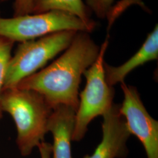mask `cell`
Segmentation results:
<instances>
[{"mask_svg": "<svg viewBox=\"0 0 158 158\" xmlns=\"http://www.w3.org/2000/svg\"><path fill=\"white\" fill-rule=\"evenodd\" d=\"M51 11L66 12L77 17L93 31L97 27L90 17V11L83 0H35L32 14Z\"/></svg>", "mask_w": 158, "mask_h": 158, "instance_id": "cell-10", "label": "cell"}, {"mask_svg": "<svg viewBox=\"0 0 158 158\" xmlns=\"http://www.w3.org/2000/svg\"><path fill=\"white\" fill-rule=\"evenodd\" d=\"M14 43L10 40L0 37V119L2 116V111L1 107V96L3 90L6 69L11 57Z\"/></svg>", "mask_w": 158, "mask_h": 158, "instance_id": "cell-11", "label": "cell"}, {"mask_svg": "<svg viewBox=\"0 0 158 158\" xmlns=\"http://www.w3.org/2000/svg\"><path fill=\"white\" fill-rule=\"evenodd\" d=\"M1 107L15 124L19 152L23 156H29L44 141L53 109L40 93L17 86L2 90Z\"/></svg>", "mask_w": 158, "mask_h": 158, "instance_id": "cell-2", "label": "cell"}, {"mask_svg": "<svg viewBox=\"0 0 158 158\" xmlns=\"http://www.w3.org/2000/svg\"><path fill=\"white\" fill-rule=\"evenodd\" d=\"M120 104L113 103L102 116V138L91 155L83 158H125L128 155L127 141L131 135L124 117L120 112Z\"/></svg>", "mask_w": 158, "mask_h": 158, "instance_id": "cell-7", "label": "cell"}, {"mask_svg": "<svg viewBox=\"0 0 158 158\" xmlns=\"http://www.w3.org/2000/svg\"><path fill=\"white\" fill-rule=\"evenodd\" d=\"M109 38L108 34L100 46L96 61L83 74L86 79V85L79 95V107L76 112L72 141L82 140L88 131L89 124L97 117L102 115L113 105L115 91L106 81L104 67Z\"/></svg>", "mask_w": 158, "mask_h": 158, "instance_id": "cell-4", "label": "cell"}, {"mask_svg": "<svg viewBox=\"0 0 158 158\" xmlns=\"http://www.w3.org/2000/svg\"><path fill=\"white\" fill-rule=\"evenodd\" d=\"M124 100L120 112L131 134L141 142L147 158H158V122L147 111L135 87L121 83Z\"/></svg>", "mask_w": 158, "mask_h": 158, "instance_id": "cell-6", "label": "cell"}, {"mask_svg": "<svg viewBox=\"0 0 158 158\" xmlns=\"http://www.w3.org/2000/svg\"><path fill=\"white\" fill-rule=\"evenodd\" d=\"M100 50V46L89 32H77L60 56L48 66L23 79L17 87L40 93L52 109L64 105L77 110L81 76L96 61Z\"/></svg>", "mask_w": 158, "mask_h": 158, "instance_id": "cell-1", "label": "cell"}, {"mask_svg": "<svg viewBox=\"0 0 158 158\" xmlns=\"http://www.w3.org/2000/svg\"><path fill=\"white\" fill-rule=\"evenodd\" d=\"M76 110L64 105L53 109L49 117L48 130L52 133L53 158H73L72 152Z\"/></svg>", "mask_w": 158, "mask_h": 158, "instance_id": "cell-8", "label": "cell"}, {"mask_svg": "<svg viewBox=\"0 0 158 158\" xmlns=\"http://www.w3.org/2000/svg\"><path fill=\"white\" fill-rule=\"evenodd\" d=\"M86 6L90 11L100 19L108 17L114 0H85Z\"/></svg>", "mask_w": 158, "mask_h": 158, "instance_id": "cell-12", "label": "cell"}, {"mask_svg": "<svg viewBox=\"0 0 158 158\" xmlns=\"http://www.w3.org/2000/svg\"><path fill=\"white\" fill-rule=\"evenodd\" d=\"M158 58V25L148 35L147 39L133 56L118 66H113L104 62L106 81L111 87L124 81L128 74L145 63Z\"/></svg>", "mask_w": 158, "mask_h": 158, "instance_id": "cell-9", "label": "cell"}, {"mask_svg": "<svg viewBox=\"0 0 158 158\" xmlns=\"http://www.w3.org/2000/svg\"><path fill=\"white\" fill-rule=\"evenodd\" d=\"M77 32L64 31L21 42L8 63L3 90L16 87L23 79L38 72L68 48Z\"/></svg>", "mask_w": 158, "mask_h": 158, "instance_id": "cell-3", "label": "cell"}, {"mask_svg": "<svg viewBox=\"0 0 158 158\" xmlns=\"http://www.w3.org/2000/svg\"><path fill=\"white\" fill-rule=\"evenodd\" d=\"M40 151V158H51L52 144L46 142H41L38 146Z\"/></svg>", "mask_w": 158, "mask_h": 158, "instance_id": "cell-14", "label": "cell"}, {"mask_svg": "<svg viewBox=\"0 0 158 158\" xmlns=\"http://www.w3.org/2000/svg\"><path fill=\"white\" fill-rule=\"evenodd\" d=\"M4 1L6 0H1ZM14 15L19 17L31 14L33 12L35 0H14Z\"/></svg>", "mask_w": 158, "mask_h": 158, "instance_id": "cell-13", "label": "cell"}, {"mask_svg": "<svg viewBox=\"0 0 158 158\" xmlns=\"http://www.w3.org/2000/svg\"><path fill=\"white\" fill-rule=\"evenodd\" d=\"M64 31H93L77 17L59 11L0 18V37L13 42L21 43Z\"/></svg>", "mask_w": 158, "mask_h": 158, "instance_id": "cell-5", "label": "cell"}]
</instances>
